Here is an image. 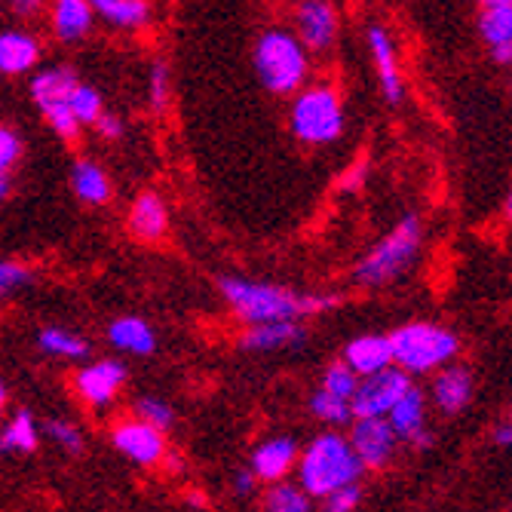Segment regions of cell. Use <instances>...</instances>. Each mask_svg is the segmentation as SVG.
Here are the masks:
<instances>
[{"label": "cell", "instance_id": "obj_1", "mask_svg": "<svg viewBox=\"0 0 512 512\" xmlns=\"http://www.w3.org/2000/svg\"><path fill=\"white\" fill-rule=\"evenodd\" d=\"M221 295L240 319L252 325L298 322L301 316H313L341 304L338 295H298L273 283H252V279H230V276L221 279Z\"/></svg>", "mask_w": 512, "mask_h": 512}, {"label": "cell", "instance_id": "obj_2", "mask_svg": "<svg viewBox=\"0 0 512 512\" xmlns=\"http://www.w3.org/2000/svg\"><path fill=\"white\" fill-rule=\"evenodd\" d=\"M362 463L350 445L347 436L341 433H322L316 436L301 460H298V488L307 497H329L341 488H350L362 476Z\"/></svg>", "mask_w": 512, "mask_h": 512}, {"label": "cell", "instance_id": "obj_3", "mask_svg": "<svg viewBox=\"0 0 512 512\" xmlns=\"http://www.w3.org/2000/svg\"><path fill=\"white\" fill-rule=\"evenodd\" d=\"M424 246V221L421 215H405L390 234L356 264V283L362 289H381L399 279Z\"/></svg>", "mask_w": 512, "mask_h": 512}, {"label": "cell", "instance_id": "obj_4", "mask_svg": "<svg viewBox=\"0 0 512 512\" xmlns=\"http://www.w3.org/2000/svg\"><path fill=\"white\" fill-rule=\"evenodd\" d=\"M387 338H390V350H393V365L399 371H405L408 378L448 368V362L460 350L457 335L451 329H442V325H433V322L399 325V329Z\"/></svg>", "mask_w": 512, "mask_h": 512}, {"label": "cell", "instance_id": "obj_5", "mask_svg": "<svg viewBox=\"0 0 512 512\" xmlns=\"http://www.w3.org/2000/svg\"><path fill=\"white\" fill-rule=\"evenodd\" d=\"M255 68L261 83L276 92V96H286L304 86L307 80V50L292 31L283 28H270L258 37L255 46Z\"/></svg>", "mask_w": 512, "mask_h": 512}, {"label": "cell", "instance_id": "obj_6", "mask_svg": "<svg viewBox=\"0 0 512 512\" xmlns=\"http://www.w3.org/2000/svg\"><path fill=\"white\" fill-rule=\"evenodd\" d=\"M292 132L307 145H332L344 132V108L341 96L325 83L307 86L298 92L289 111Z\"/></svg>", "mask_w": 512, "mask_h": 512}, {"label": "cell", "instance_id": "obj_7", "mask_svg": "<svg viewBox=\"0 0 512 512\" xmlns=\"http://www.w3.org/2000/svg\"><path fill=\"white\" fill-rule=\"evenodd\" d=\"M411 387H414L411 378L405 375V371H399L396 365L378 371V375L359 381V390L350 402L353 417L356 421H365V417H387Z\"/></svg>", "mask_w": 512, "mask_h": 512}, {"label": "cell", "instance_id": "obj_8", "mask_svg": "<svg viewBox=\"0 0 512 512\" xmlns=\"http://www.w3.org/2000/svg\"><path fill=\"white\" fill-rule=\"evenodd\" d=\"M350 445L359 457L362 467L368 470H381L390 463V457L396 454V433L387 424V417H365V421H353L350 430Z\"/></svg>", "mask_w": 512, "mask_h": 512}, {"label": "cell", "instance_id": "obj_9", "mask_svg": "<svg viewBox=\"0 0 512 512\" xmlns=\"http://www.w3.org/2000/svg\"><path fill=\"white\" fill-rule=\"evenodd\" d=\"M387 424L393 427L396 439H405L414 448H430L433 445V436L427 430V399H424L421 387H411L396 402V408L387 414Z\"/></svg>", "mask_w": 512, "mask_h": 512}, {"label": "cell", "instance_id": "obj_10", "mask_svg": "<svg viewBox=\"0 0 512 512\" xmlns=\"http://www.w3.org/2000/svg\"><path fill=\"white\" fill-rule=\"evenodd\" d=\"M298 19V40L304 50H329L338 37V13L325 0H307L295 13Z\"/></svg>", "mask_w": 512, "mask_h": 512}, {"label": "cell", "instance_id": "obj_11", "mask_svg": "<svg viewBox=\"0 0 512 512\" xmlns=\"http://www.w3.org/2000/svg\"><path fill=\"white\" fill-rule=\"evenodd\" d=\"M359 381L378 375V371L393 365V350H390V338L387 335H359L344 347V359H341Z\"/></svg>", "mask_w": 512, "mask_h": 512}, {"label": "cell", "instance_id": "obj_12", "mask_svg": "<svg viewBox=\"0 0 512 512\" xmlns=\"http://www.w3.org/2000/svg\"><path fill=\"white\" fill-rule=\"evenodd\" d=\"M114 445L117 451H123L129 460L142 463V467H151V463H157L163 454H166V442H163V433L142 424L135 417V421H126L114 430Z\"/></svg>", "mask_w": 512, "mask_h": 512}, {"label": "cell", "instance_id": "obj_13", "mask_svg": "<svg viewBox=\"0 0 512 512\" xmlns=\"http://www.w3.org/2000/svg\"><path fill=\"white\" fill-rule=\"evenodd\" d=\"M123 381H126V368H123L120 362L105 359V362H96V365H89V368L77 371L74 387H77V393H80L89 405L102 408V405H108V402L117 396V390H120Z\"/></svg>", "mask_w": 512, "mask_h": 512}, {"label": "cell", "instance_id": "obj_14", "mask_svg": "<svg viewBox=\"0 0 512 512\" xmlns=\"http://www.w3.org/2000/svg\"><path fill=\"white\" fill-rule=\"evenodd\" d=\"M368 50H371V59H375V65H378V77H381V86H384L387 102H390V105H399V102H402L399 59H396L393 37H390L381 25H371V28H368Z\"/></svg>", "mask_w": 512, "mask_h": 512}, {"label": "cell", "instance_id": "obj_15", "mask_svg": "<svg viewBox=\"0 0 512 512\" xmlns=\"http://www.w3.org/2000/svg\"><path fill=\"white\" fill-rule=\"evenodd\" d=\"M473 371L467 365H448L442 368L436 381H433V402L439 405V411L445 414H457L460 408H467L473 399Z\"/></svg>", "mask_w": 512, "mask_h": 512}, {"label": "cell", "instance_id": "obj_16", "mask_svg": "<svg viewBox=\"0 0 512 512\" xmlns=\"http://www.w3.org/2000/svg\"><path fill=\"white\" fill-rule=\"evenodd\" d=\"M295 460H298V445L289 436L267 439L252 454V476L261 482H279L295 467Z\"/></svg>", "mask_w": 512, "mask_h": 512}, {"label": "cell", "instance_id": "obj_17", "mask_svg": "<svg viewBox=\"0 0 512 512\" xmlns=\"http://www.w3.org/2000/svg\"><path fill=\"white\" fill-rule=\"evenodd\" d=\"M77 77L68 68H50L31 80V96L40 108H50V105H65L71 102L74 89H77Z\"/></svg>", "mask_w": 512, "mask_h": 512}, {"label": "cell", "instance_id": "obj_18", "mask_svg": "<svg viewBox=\"0 0 512 512\" xmlns=\"http://www.w3.org/2000/svg\"><path fill=\"white\" fill-rule=\"evenodd\" d=\"M304 341V329L298 322H267V325H252L243 338L246 350H283L295 347Z\"/></svg>", "mask_w": 512, "mask_h": 512}, {"label": "cell", "instance_id": "obj_19", "mask_svg": "<svg viewBox=\"0 0 512 512\" xmlns=\"http://www.w3.org/2000/svg\"><path fill=\"white\" fill-rule=\"evenodd\" d=\"M40 50L37 40L25 31H4L0 34V71L4 74H22L37 62Z\"/></svg>", "mask_w": 512, "mask_h": 512}, {"label": "cell", "instance_id": "obj_20", "mask_svg": "<svg viewBox=\"0 0 512 512\" xmlns=\"http://www.w3.org/2000/svg\"><path fill=\"white\" fill-rule=\"evenodd\" d=\"M108 338L114 347L126 350V353H135V356H148L154 347H157V338L151 332V325L135 319V316H123V319H114L111 329H108Z\"/></svg>", "mask_w": 512, "mask_h": 512}, {"label": "cell", "instance_id": "obj_21", "mask_svg": "<svg viewBox=\"0 0 512 512\" xmlns=\"http://www.w3.org/2000/svg\"><path fill=\"white\" fill-rule=\"evenodd\" d=\"M129 224L142 240L163 237L166 234V206H163V200L157 194H142L132 206Z\"/></svg>", "mask_w": 512, "mask_h": 512}, {"label": "cell", "instance_id": "obj_22", "mask_svg": "<svg viewBox=\"0 0 512 512\" xmlns=\"http://www.w3.org/2000/svg\"><path fill=\"white\" fill-rule=\"evenodd\" d=\"M479 31L491 50L512 43V0H488V4H482Z\"/></svg>", "mask_w": 512, "mask_h": 512}, {"label": "cell", "instance_id": "obj_23", "mask_svg": "<svg viewBox=\"0 0 512 512\" xmlns=\"http://www.w3.org/2000/svg\"><path fill=\"white\" fill-rule=\"evenodd\" d=\"M71 188L74 194L83 200V203H105L111 197V184H108V175L89 160H77L74 169H71Z\"/></svg>", "mask_w": 512, "mask_h": 512}, {"label": "cell", "instance_id": "obj_24", "mask_svg": "<svg viewBox=\"0 0 512 512\" xmlns=\"http://www.w3.org/2000/svg\"><path fill=\"white\" fill-rule=\"evenodd\" d=\"M92 16H96V10H92V4H86V0H59L53 13L56 34L62 40H77L92 28Z\"/></svg>", "mask_w": 512, "mask_h": 512}, {"label": "cell", "instance_id": "obj_25", "mask_svg": "<svg viewBox=\"0 0 512 512\" xmlns=\"http://www.w3.org/2000/svg\"><path fill=\"white\" fill-rule=\"evenodd\" d=\"M92 10H96L105 22L120 25V28H138L151 16V7L145 0H96Z\"/></svg>", "mask_w": 512, "mask_h": 512}, {"label": "cell", "instance_id": "obj_26", "mask_svg": "<svg viewBox=\"0 0 512 512\" xmlns=\"http://www.w3.org/2000/svg\"><path fill=\"white\" fill-rule=\"evenodd\" d=\"M37 448V424L31 411H19L0 433V451H34Z\"/></svg>", "mask_w": 512, "mask_h": 512}, {"label": "cell", "instance_id": "obj_27", "mask_svg": "<svg viewBox=\"0 0 512 512\" xmlns=\"http://www.w3.org/2000/svg\"><path fill=\"white\" fill-rule=\"evenodd\" d=\"M40 350L53 353V356H65V359H86L89 356V344L65 329H43L37 338Z\"/></svg>", "mask_w": 512, "mask_h": 512}, {"label": "cell", "instance_id": "obj_28", "mask_svg": "<svg viewBox=\"0 0 512 512\" xmlns=\"http://www.w3.org/2000/svg\"><path fill=\"white\" fill-rule=\"evenodd\" d=\"M310 411H313V417H319V421L332 424V427H344V424L353 421L350 402H344V399H338L332 393H325L322 387L310 396Z\"/></svg>", "mask_w": 512, "mask_h": 512}, {"label": "cell", "instance_id": "obj_29", "mask_svg": "<svg viewBox=\"0 0 512 512\" xmlns=\"http://www.w3.org/2000/svg\"><path fill=\"white\" fill-rule=\"evenodd\" d=\"M322 390L325 393H332L344 402H353L356 390H359V378L353 375V371L344 365V362H335L325 368V375H322Z\"/></svg>", "mask_w": 512, "mask_h": 512}, {"label": "cell", "instance_id": "obj_30", "mask_svg": "<svg viewBox=\"0 0 512 512\" xmlns=\"http://www.w3.org/2000/svg\"><path fill=\"white\" fill-rule=\"evenodd\" d=\"M267 512H310V497L298 485H276L267 494Z\"/></svg>", "mask_w": 512, "mask_h": 512}, {"label": "cell", "instance_id": "obj_31", "mask_svg": "<svg viewBox=\"0 0 512 512\" xmlns=\"http://www.w3.org/2000/svg\"><path fill=\"white\" fill-rule=\"evenodd\" d=\"M68 105H71V114L77 117V123H99V117H102V96L89 86H77Z\"/></svg>", "mask_w": 512, "mask_h": 512}, {"label": "cell", "instance_id": "obj_32", "mask_svg": "<svg viewBox=\"0 0 512 512\" xmlns=\"http://www.w3.org/2000/svg\"><path fill=\"white\" fill-rule=\"evenodd\" d=\"M19 151H22V145H19L16 132L0 126V200H4L10 191V166L19 160Z\"/></svg>", "mask_w": 512, "mask_h": 512}, {"label": "cell", "instance_id": "obj_33", "mask_svg": "<svg viewBox=\"0 0 512 512\" xmlns=\"http://www.w3.org/2000/svg\"><path fill=\"white\" fill-rule=\"evenodd\" d=\"M135 414H138V421L148 424V427H154V430H160V433L169 430L172 421H175L172 408H169L166 402H160V399H138V402H135Z\"/></svg>", "mask_w": 512, "mask_h": 512}, {"label": "cell", "instance_id": "obj_34", "mask_svg": "<svg viewBox=\"0 0 512 512\" xmlns=\"http://www.w3.org/2000/svg\"><path fill=\"white\" fill-rule=\"evenodd\" d=\"M40 111H43V117L50 120V126H53L62 138H68V142H74L77 132H80V123H77V117L71 114V105H68V102H65V105L40 108Z\"/></svg>", "mask_w": 512, "mask_h": 512}, {"label": "cell", "instance_id": "obj_35", "mask_svg": "<svg viewBox=\"0 0 512 512\" xmlns=\"http://www.w3.org/2000/svg\"><path fill=\"white\" fill-rule=\"evenodd\" d=\"M31 283V270L16 261H0V298H7L19 286Z\"/></svg>", "mask_w": 512, "mask_h": 512}, {"label": "cell", "instance_id": "obj_36", "mask_svg": "<svg viewBox=\"0 0 512 512\" xmlns=\"http://www.w3.org/2000/svg\"><path fill=\"white\" fill-rule=\"evenodd\" d=\"M148 89H151V105H154V111H163L166 108V102H169V68L163 65V62H157L154 68H151V77H148Z\"/></svg>", "mask_w": 512, "mask_h": 512}, {"label": "cell", "instance_id": "obj_37", "mask_svg": "<svg viewBox=\"0 0 512 512\" xmlns=\"http://www.w3.org/2000/svg\"><path fill=\"white\" fill-rule=\"evenodd\" d=\"M46 433H50L68 454H80V451H83V436H80V430H77L74 424H68V421H50V424H46Z\"/></svg>", "mask_w": 512, "mask_h": 512}, {"label": "cell", "instance_id": "obj_38", "mask_svg": "<svg viewBox=\"0 0 512 512\" xmlns=\"http://www.w3.org/2000/svg\"><path fill=\"white\" fill-rule=\"evenodd\" d=\"M362 500V491L359 485H350V488H341L335 494L325 497V509L322 512H353Z\"/></svg>", "mask_w": 512, "mask_h": 512}, {"label": "cell", "instance_id": "obj_39", "mask_svg": "<svg viewBox=\"0 0 512 512\" xmlns=\"http://www.w3.org/2000/svg\"><path fill=\"white\" fill-rule=\"evenodd\" d=\"M99 132H102L105 138H120V135H123V123H120L117 117H111V114H102V117H99Z\"/></svg>", "mask_w": 512, "mask_h": 512}, {"label": "cell", "instance_id": "obj_40", "mask_svg": "<svg viewBox=\"0 0 512 512\" xmlns=\"http://www.w3.org/2000/svg\"><path fill=\"white\" fill-rule=\"evenodd\" d=\"M491 59H494L497 65H512V43L494 46V50H491Z\"/></svg>", "mask_w": 512, "mask_h": 512}, {"label": "cell", "instance_id": "obj_41", "mask_svg": "<svg viewBox=\"0 0 512 512\" xmlns=\"http://www.w3.org/2000/svg\"><path fill=\"white\" fill-rule=\"evenodd\" d=\"M494 442L503 445V448L512 445V424H500V427L494 430Z\"/></svg>", "mask_w": 512, "mask_h": 512}, {"label": "cell", "instance_id": "obj_42", "mask_svg": "<svg viewBox=\"0 0 512 512\" xmlns=\"http://www.w3.org/2000/svg\"><path fill=\"white\" fill-rule=\"evenodd\" d=\"M252 485H255V476H252V470H246V473H237V491H240V494H249V491H252Z\"/></svg>", "mask_w": 512, "mask_h": 512}, {"label": "cell", "instance_id": "obj_43", "mask_svg": "<svg viewBox=\"0 0 512 512\" xmlns=\"http://www.w3.org/2000/svg\"><path fill=\"white\" fill-rule=\"evenodd\" d=\"M37 10H40L37 0H19V4H16V13H25V16L37 13Z\"/></svg>", "mask_w": 512, "mask_h": 512}, {"label": "cell", "instance_id": "obj_44", "mask_svg": "<svg viewBox=\"0 0 512 512\" xmlns=\"http://www.w3.org/2000/svg\"><path fill=\"white\" fill-rule=\"evenodd\" d=\"M506 218H512V188H509V197H506V206H503Z\"/></svg>", "mask_w": 512, "mask_h": 512}, {"label": "cell", "instance_id": "obj_45", "mask_svg": "<svg viewBox=\"0 0 512 512\" xmlns=\"http://www.w3.org/2000/svg\"><path fill=\"white\" fill-rule=\"evenodd\" d=\"M4 405H7V390H4V384H0V411H4Z\"/></svg>", "mask_w": 512, "mask_h": 512}, {"label": "cell", "instance_id": "obj_46", "mask_svg": "<svg viewBox=\"0 0 512 512\" xmlns=\"http://www.w3.org/2000/svg\"><path fill=\"white\" fill-rule=\"evenodd\" d=\"M509 424H512V417H509Z\"/></svg>", "mask_w": 512, "mask_h": 512}]
</instances>
